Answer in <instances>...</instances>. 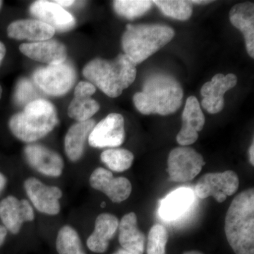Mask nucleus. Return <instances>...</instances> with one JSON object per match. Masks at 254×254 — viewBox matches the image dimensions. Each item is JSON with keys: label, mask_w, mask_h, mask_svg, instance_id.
Here are the masks:
<instances>
[{"label": "nucleus", "mask_w": 254, "mask_h": 254, "mask_svg": "<svg viewBox=\"0 0 254 254\" xmlns=\"http://www.w3.org/2000/svg\"><path fill=\"white\" fill-rule=\"evenodd\" d=\"M183 89L176 78L165 73H155L145 78L142 91L135 93L133 101L145 115L175 113L182 106Z\"/></svg>", "instance_id": "nucleus-1"}, {"label": "nucleus", "mask_w": 254, "mask_h": 254, "mask_svg": "<svg viewBox=\"0 0 254 254\" xmlns=\"http://www.w3.org/2000/svg\"><path fill=\"white\" fill-rule=\"evenodd\" d=\"M205 164L203 156L193 148L188 146L177 147L169 154V176L175 182L182 183L190 181L200 173Z\"/></svg>", "instance_id": "nucleus-7"}, {"label": "nucleus", "mask_w": 254, "mask_h": 254, "mask_svg": "<svg viewBox=\"0 0 254 254\" xmlns=\"http://www.w3.org/2000/svg\"><path fill=\"white\" fill-rule=\"evenodd\" d=\"M194 200L193 190L189 188L178 189L161 200L159 215L166 221L177 220L190 210Z\"/></svg>", "instance_id": "nucleus-19"}, {"label": "nucleus", "mask_w": 254, "mask_h": 254, "mask_svg": "<svg viewBox=\"0 0 254 254\" xmlns=\"http://www.w3.org/2000/svg\"><path fill=\"white\" fill-rule=\"evenodd\" d=\"M205 116L198 99L194 96L187 98L182 113V127L177 136V141L182 146L193 144L198 138V132L203 129Z\"/></svg>", "instance_id": "nucleus-15"}, {"label": "nucleus", "mask_w": 254, "mask_h": 254, "mask_svg": "<svg viewBox=\"0 0 254 254\" xmlns=\"http://www.w3.org/2000/svg\"><path fill=\"white\" fill-rule=\"evenodd\" d=\"M227 242L235 254H254V190L237 195L227 210L225 221Z\"/></svg>", "instance_id": "nucleus-2"}, {"label": "nucleus", "mask_w": 254, "mask_h": 254, "mask_svg": "<svg viewBox=\"0 0 254 254\" xmlns=\"http://www.w3.org/2000/svg\"><path fill=\"white\" fill-rule=\"evenodd\" d=\"M113 254H132L131 252H128V251L124 250V249H120V250H118L117 251V252H115V253H113Z\"/></svg>", "instance_id": "nucleus-37"}, {"label": "nucleus", "mask_w": 254, "mask_h": 254, "mask_svg": "<svg viewBox=\"0 0 254 254\" xmlns=\"http://www.w3.org/2000/svg\"><path fill=\"white\" fill-rule=\"evenodd\" d=\"M174 36L173 28L167 25L128 24L122 37V46L125 55L138 65L168 44Z\"/></svg>", "instance_id": "nucleus-5"}, {"label": "nucleus", "mask_w": 254, "mask_h": 254, "mask_svg": "<svg viewBox=\"0 0 254 254\" xmlns=\"http://www.w3.org/2000/svg\"><path fill=\"white\" fill-rule=\"evenodd\" d=\"M55 30L43 21L36 19H21L13 21L7 28V35L15 40L40 42L51 39Z\"/></svg>", "instance_id": "nucleus-20"}, {"label": "nucleus", "mask_w": 254, "mask_h": 254, "mask_svg": "<svg viewBox=\"0 0 254 254\" xmlns=\"http://www.w3.org/2000/svg\"><path fill=\"white\" fill-rule=\"evenodd\" d=\"M95 125L94 120L91 119L74 124L68 128L65 136L64 148L70 160L76 162L81 158L86 142Z\"/></svg>", "instance_id": "nucleus-23"}, {"label": "nucleus", "mask_w": 254, "mask_h": 254, "mask_svg": "<svg viewBox=\"0 0 254 254\" xmlns=\"http://www.w3.org/2000/svg\"><path fill=\"white\" fill-rule=\"evenodd\" d=\"M237 83L236 75L233 73L215 75L211 81L206 82L200 89V94L203 97L202 107L210 114L221 112L225 105L224 95L227 91L235 88Z\"/></svg>", "instance_id": "nucleus-12"}, {"label": "nucleus", "mask_w": 254, "mask_h": 254, "mask_svg": "<svg viewBox=\"0 0 254 254\" xmlns=\"http://www.w3.org/2000/svg\"><path fill=\"white\" fill-rule=\"evenodd\" d=\"M53 2L55 3L59 6H62L64 8V6H69L72 5L74 3V1L72 0H57V1H53Z\"/></svg>", "instance_id": "nucleus-33"}, {"label": "nucleus", "mask_w": 254, "mask_h": 254, "mask_svg": "<svg viewBox=\"0 0 254 254\" xmlns=\"http://www.w3.org/2000/svg\"><path fill=\"white\" fill-rule=\"evenodd\" d=\"M96 91L94 85L90 82L81 81L76 85L74 91L76 98H91Z\"/></svg>", "instance_id": "nucleus-31"}, {"label": "nucleus", "mask_w": 254, "mask_h": 254, "mask_svg": "<svg viewBox=\"0 0 254 254\" xmlns=\"http://www.w3.org/2000/svg\"><path fill=\"white\" fill-rule=\"evenodd\" d=\"M92 188L104 193L113 203H122L131 195V182L125 177H114L113 173L103 168L95 169L89 180Z\"/></svg>", "instance_id": "nucleus-11"}, {"label": "nucleus", "mask_w": 254, "mask_h": 254, "mask_svg": "<svg viewBox=\"0 0 254 254\" xmlns=\"http://www.w3.org/2000/svg\"><path fill=\"white\" fill-rule=\"evenodd\" d=\"M119 242L124 250L132 254L144 253L145 237L137 226L135 213L126 214L119 222Z\"/></svg>", "instance_id": "nucleus-22"}, {"label": "nucleus", "mask_w": 254, "mask_h": 254, "mask_svg": "<svg viewBox=\"0 0 254 254\" xmlns=\"http://www.w3.org/2000/svg\"><path fill=\"white\" fill-rule=\"evenodd\" d=\"M6 47H5L4 43L0 41V65H1L3 60H4L5 55H6Z\"/></svg>", "instance_id": "nucleus-34"}, {"label": "nucleus", "mask_w": 254, "mask_h": 254, "mask_svg": "<svg viewBox=\"0 0 254 254\" xmlns=\"http://www.w3.org/2000/svg\"><path fill=\"white\" fill-rule=\"evenodd\" d=\"M105 205H106V203H105V202H103V203H101L102 208H105Z\"/></svg>", "instance_id": "nucleus-41"}, {"label": "nucleus", "mask_w": 254, "mask_h": 254, "mask_svg": "<svg viewBox=\"0 0 254 254\" xmlns=\"http://www.w3.org/2000/svg\"><path fill=\"white\" fill-rule=\"evenodd\" d=\"M56 249L59 254H86L78 232L69 225L60 229L57 237Z\"/></svg>", "instance_id": "nucleus-24"}, {"label": "nucleus", "mask_w": 254, "mask_h": 254, "mask_svg": "<svg viewBox=\"0 0 254 254\" xmlns=\"http://www.w3.org/2000/svg\"><path fill=\"white\" fill-rule=\"evenodd\" d=\"M100 159L110 170L122 173L131 168L134 155L124 148H110L101 153Z\"/></svg>", "instance_id": "nucleus-25"}, {"label": "nucleus", "mask_w": 254, "mask_h": 254, "mask_svg": "<svg viewBox=\"0 0 254 254\" xmlns=\"http://www.w3.org/2000/svg\"><path fill=\"white\" fill-rule=\"evenodd\" d=\"M165 16L187 21L193 13V6L190 1L185 0H156L153 1Z\"/></svg>", "instance_id": "nucleus-26"}, {"label": "nucleus", "mask_w": 254, "mask_h": 254, "mask_svg": "<svg viewBox=\"0 0 254 254\" xmlns=\"http://www.w3.org/2000/svg\"><path fill=\"white\" fill-rule=\"evenodd\" d=\"M136 65L126 55L113 60L97 58L83 69L85 78L110 98H118L131 86L136 77Z\"/></svg>", "instance_id": "nucleus-3"}, {"label": "nucleus", "mask_w": 254, "mask_h": 254, "mask_svg": "<svg viewBox=\"0 0 254 254\" xmlns=\"http://www.w3.org/2000/svg\"><path fill=\"white\" fill-rule=\"evenodd\" d=\"M1 95H2V88H1V86H0V99H1Z\"/></svg>", "instance_id": "nucleus-40"}, {"label": "nucleus", "mask_w": 254, "mask_h": 254, "mask_svg": "<svg viewBox=\"0 0 254 254\" xmlns=\"http://www.w3.org/2000/svg\"><path fill=\"white\" fill-rule=\"evenodd\" d=\"M34 218V211L27 200L9 195L0 201V219L5 228L14 235L20 232L24 222Z\"/></svg>", "instance_id": "nucleus-13"}, {"label": "nucleus", "mask_w": 254, "mask_h": 254, "mask_svg": "<svg viewBox=\"0 0 254 254\" xmlns=\"http://www.w3.org/2000/svg\"><path fill=\"white\" fill-rule=\"evenodd\" d=\"M168 232L166 227L155 224L150 228L147 243V254H166Z\"/></svg>", "instance_id": "nucleus-29"}, {"label": "nucleus", "mask_w": 254, "mask_h": 254, "mask_svg": "<svg viewBox=\"0 0 254 254\" xmlns=\"http://www.w3.org/2000/svg\"><path fill=\"white\" fill-rule=\"evenodd\" d=\"M33 81L40 88L53 96H61L71 90L76 79L72 65L64 62L60 64L48 65L36 69Z\"/></svg>", "instance_id": "nucleus-6"}, {"label": "nucleus", "mask_w": 254, "mask_h": 254, "mask_svg": "<svg viewBox=\"0 0 254 254\" xmlns=\"http://www.w3.org/2000/svg\"><path fill=\"white\" fill-rule=\"evenodd\" d=\"M36 93L34 87L26 78H23L18 82L15 91L14 100L20 105H28V103L36 100ZM25 105V106H26Z\"/></svg>", "instance_id": "nucleus-30"}, {"label": "nucleus", "mask_w": 254, "mask_h": 254, "mask_svg": "<svg viewBox=\"0 0 254 254\" xmlns=\"http://www.w3.org/2000/svg\"><path fill=\"white\" fill-rule=\"evenodd\" d=\"M30 12L39 21L54 28L55 31H69L76 24V20L72 15L53 1H35L30 6Z\"/></svg>", "instance_id": "nucleus-16"}, {"label": "nucleus", "mask_w": 254, "mask_h": 254, "mask_svg": "<svg viewBox=\"0 0 254 254\" xmlns=\"http://www.w3.org/2000/svg\"><path fill=\"white\" fill-rule=\"evenodd\" d=\"M6 185V178L2 173H0V193L4 190Z\"/></svg>", "instance_id": "nucleus-35"}, {"label": "nucleus", "mask_w": 254, "mask_h": 254, "mask_svg": "<svg viewBox=\"0 0 254 254\" xmlns=\"http://www.w3.org/2000/svg\"><path fill=\"white\" fill-rule=\"evenodd\" d=\"M183 254H204L198 251H189V252H185Z\"/></svg>", "instance_id": "nucleus-39"}, {"label": "nucleus", "mask_w": 254, "mask_h": 254, "mask_svg": "<svg viewBox=\"0 0 254 254\" xmlns=\"http://www.w3.org/2000/svg\"><path fill=\"white\" fill-rule=\"evenodd\" d=\"M7 235V230L3 225H0V247L4 244Z\"/></svg>", "instance_id": "nucleus-32"}, {"label": "nucleus", "mask_w": 254, "mask_h": 254, "mask_svg": "<svg viewBox=\"0 0 254 254\" xmlns=\"http://www.w3.org/2000/svg\"><path fill=\"white\" fill-rule=\"evenodd\" d=\"M240 186L238 175L232 170L223 173H208L203 175L195 187L194 193L201 199L213 197L222 203L236 193Z\"/></svg>", "instance_id": "nucleus-8"}, {"label": "nucleus", "mask_w": 254, "mask_h": 254, "mask_svg": "<svg viewBox=\"0 0 254 254\" xmlns=\"http://www.w3.org/2000/svg\"><path fill=\"white\" fill-rule=\"evenodd\" d=\"M99 110V103L93 98L74 97L68 105L67 113L69 118L79 123L91 120Z\"/></svg>", "instance_id": "nucleus-27"}, {"label": "nucleus", "mask_w": 254, "mask_h": 254, "mask_svg": "<svg viewBox=\"0 0 254 254\" xmlns=\"http://www.w3.org/2000/svg\"><path fill=\"white\" fill-rule=\"evenodd\" d=\"M191 4H206L211 2V1H190Z\"/></svg>", "instance_id": "nucleus-38"}, {"label": "nucleus", "mask_w": 254, "mask_h": 254, "mask_svg": "<svg viewBox=\"0 0 254 254\" xmlns=\"http://www.w3.org/2000/svg\"><path fill=\"white\" fill-rule=\"evenodd\" d=\"M58 122L54 105L48 100L37 99L26 105L22 112L13 115L9 127L18 139L32 143L49 134Z\"/></svg>", "instance_id": "nucleus-4"}, {"label": "nucleus", "mask_w": 254, "mask_h": 254, "mask_svg": "<svg viewBox=\"0 0 254 254\" xmlns=\"http://www.w3.org/2000/svg\"><path fill=\"white\" fill-rule=\"evenodd\" d=\"M2 5H3V1H1V0H0V10H1V6H2Z\"/></svg>", "instance_id": "nucleus-42"}, {"label": "nucleus", "mask_w": 254, "mask_h": 254, "mask_svg": "<svg viewBox=\"0 0 254 254\" xmlns=\"http://www.w3.org/2000/svg\"><path fill=\"white\" fill-rule=\"evenodd\" d=\"M230 22L240 30L245 40L247 53L254 58V5L252 2L235 5L230 11Z\"/></svg>", "instance_id": "nucleus-21"}, {"label": "nucleus", "mask_w": 254, "mask_h": 254, "mask_svg": "<svg viewBox=\"0 0 254 254\" xmlns=\"http://www.w3.org/2000/svg\"><path fill=\"white\" fill-rule=\"evenodd\" d=\"M125 139V120L123 115L111 113L93 127L88 143L94 148H116Z\"/></svg>", "instance_id": "nucleus-9"}, {"label": "nucleus", "mask_w": 254, "mask_h": 254, "mask_svg": "<svg viewBox=\"0 0 254 254\" xmlns=\"http://www.w3.org/2000/svg\"><path fill=\"white\" fill-rule=\"evenodd\" d=\"M249 155H250V161L252 166L254 165V142L251 145L250 150H249Z\"/></svg>", "instance_id": "nucleus-36"}, {"label": "nucleus", "mask_w": 254, "mask_h": 254, "mask_svg": "<svg viewBox=\"0 0 254 254\" xmlns=\"http://www.w3.org/2000/svg\"><path fill=\"white\" fill-rule=\"evenodd\" d=\"M25 158L31 168L46 176L58 177L63 174L64 162L58 153L39 144L25 147Z\"/></svg>", "instance_id": "nucleus-14"}, {"label": "nucleus", "mask_w": 254, "mask_h": 254, "mask_svg": "<svg viewBox=\"0 0 254 254\" xmlns=\"http://www.w3.org/2000/svg\"><path fill=\"white\" fill-rule=\"evenodd\" d=\"M19 50L28 58L49 65L64 63L67 58L66 46L56 40L23 43Z\"/></svg>", "instance_id": "nucleus-17"}, {"label": "nucleus", "mask_w": 254, "mask_h": 254, "mask_svg": "<svg viewBox=\"0 0 254 254\" xmlns=\"http://www.w3.org/2000/svg\"><path fill=\"white\" fill-rule=\"evenodd\" d=\"M24 188L33 206L40 213L49 215L59 214L60 199L63 196L60 188L47 186L35 177H30L25 181Z\"/></svg>", "instance_id": "nucleus-10"}, {"label": "nucleus", "mask_w": 254, "mask_h": 254, "mask_svg": "<svg viewBox=\"0 0 254 254\" xmlns=\"http://www.w3.org/2000/svg\"><path fill=\"white\" fill-rule=\"evenodd\" d=\"M118 218L115 215L100 214L95 220L94 231L87 240L88 248L94 253H105L109 247L110 241L118 231Z\"/></svg>", "instance_id": "nucleus-18"}, {"label": "nucleus", "mask_w": 254, "mask_h": 254, "mask_svg": "<svg viewBox=\"0 0 254 254\" xmlns=\"http://www.w3.org/2000/svg\"><path fill=\"white\" fill-rule=\"evenodd\" d=\"M153 1L148 0H116L113 1L115 12L127 19L143 16L151 8Z\"/></svg>", "instance_id": "nucleus-28"}]
</instances>
